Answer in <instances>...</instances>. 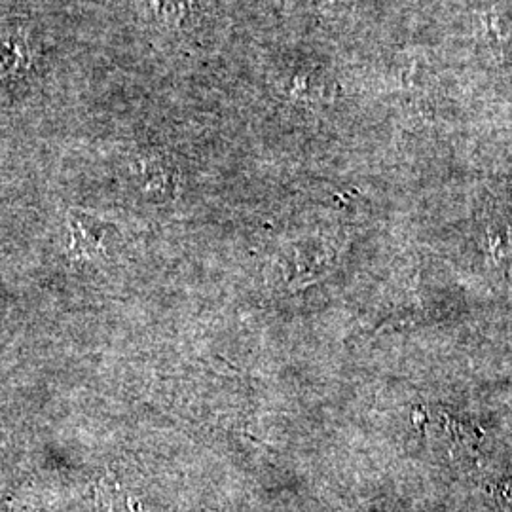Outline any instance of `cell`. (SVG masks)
Wrapping results in <instances>:
<instances>
[{
	"mask_svg": "<svg viewBox=\"0 0 512 512\" xmlns=\"http://www.w3.org/2000/svg\"><path fill=\"white\" fill-rule=\"evenodd\" d=\"M154 16L167 27H181L192 16L196 0H150Z\"/></svg>",
	"mask_w": 512,
	"mask_h": 512,
	"instance_id": "cell-2",
	"label": "cell"
},
{
	"mask_svg": "<svg viewBox=\"0 0 512 512\" xmlns=\"http://www.w3.org/2000/svg\"><path fill=\"white\" fill-rule=\"evenodd\" d=\"M425 421H427L425 410H423V408H414V412H412V423H414V427L421 431L423 425H425Z\"/></svg>",
	"mask_w": 512,
	"mask_h": 512,
	"instance_id": "cell-3",
	"label": "cell"
},
{
	"mask_svg": "<svg viewBox=\"0 0 512 512\" xmlns=\"http://www.w3.org/2000/svg\"><path fill=\"white\" fill-rule=\"evenodd\" d=\"M139 181L148 196L167 198L175 186V171L164 158H145L139 164Z\"/></svg>",
	"mask_w": 512,
	"mask_h": 512,
	"instance_id": "cell-1",
	"label": "cell"
}]
</instances>
